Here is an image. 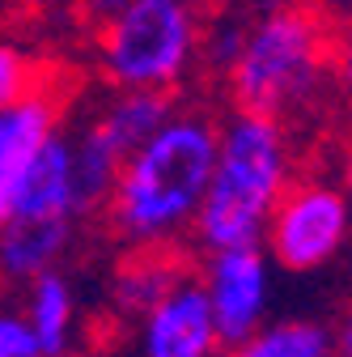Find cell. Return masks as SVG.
I'll return each mask as SVG.
<instances>
[{"instance_id": "6da1fadb", "label": "cell", "mask_w": 352, "mask_h": 357, "mask_svg": "<svg viewBox=\"0 0 352 357\" xmlns=\"http://www.w3.org/2000/svg\"><path fill=\"white\" fill-rule=\"evenodd\" d=\"M216 162V119L174 111L131 149L115 174L106 221L127 247H179L191 238Z\"/></svg>"}, {"instance_id": "7a4b0ae2", "label": "cell", "mask_w": 352, "mask_h": 357, "mask_svg": "<svg viewBox=\"0 0 352 357\" xmlns=\"http://www.w3.org/2000/svg\"><path fill=\"white\" fill-rule=\"evenodd\" d=\"M289 183H293V145L285 119L234 107L225 123H216V162L191 226L195 247L221 251V247L263 243L268 217Z\"/></svg>"}, {"instance_id": "3957f363", "label": "cell", "mask_w": 352, "mask_h": 357, "mask_svg": "<svg viewBox=\"0 0 352 357\" xmlns=\"http://www.w3.org/2000/svg\"><path fill=\"white\" fill-rule=\"evenodd\" d=\"M327 73H331L327 22L314 9L289 0L272 13L250 17L242 52L225 73V85L234 107L289 119L319 98Z\"/></svg>"}, {"instance_id": "277c9868", "label": "cell", "mask_w": 352, "mask_h": 357, "mask_svg": "<svg viewBox=\"0 0 352 357\" xmlns=\"http://www.w3.org/2000/svg\"><path fill=\"white\" fill-rule=\"evenodd\" d=\"M200 34L195 0H131L98 26V73L111 89L174 94L200 64Z\"/></svg>"}, {"instance_id": "5b68a950", "label": "cell", "mask_w": 352, "mask_h": 357, "mask_svg": "<svg viewBox=\"0 0 352 357\" xmlns=\"http://www.w3.org/2000/svg\"><path fill=\"white\" fill-rule=\"evenodd\" d=\"M352 238V196L327 178H301L289 183L276 200L263 251L285 273H319L327 268Z\"/></svg>"}, {"instance_id": "8992f818", "label": "cell", "mask_w": 352, "mask_h": 357, "mask_svg": "<svg viewBox=\"0 0 352 357\" xmlns=\"http://www.w3.org/2000/svg\"><path fill=\"white\" fill-rule=\"evenodd\" d=\"M200 285L212 310L216 353H242L272 315V255L263 243L204 251Z\"/></svg>"}, {"instance_id": "52a82bcc", "label": "cell", "mask_w": 352, "mask_h": 357, "mask_svg": "<svg viewBox=\"0 0 352 357\" xmlns=\"http://www.w3.org/2000/svg\"><path fill=\"white\" fill-rule=\"evenodd\" d=\"M136 328V353L145 357H208L216 353V328L200 277H179L145 315Z\"/></svg>"}, {"instance_id": "ba28073f", "label": "cell", "mask_w": 352, "mask_h": 357, "mask_svg": "<svg viewBox=\"0 0 352 357\" xmlns=\"http://www.w3.org/2000/svg\"><path fill=\"white\" fill-rule=\"evenodd\" d=\"M5 217H77V192H72V141L68 132H51L26 166L13 174Z\"/></svg>"}, {"instance_id": "9c48e42d", "label": "cell", "mask_w": 352, "mask_h": 357, "mask_svg": "<svg viewBox=\"0 0 352 357\" xmlns=\"http://www.w3.org/2000/svg\"><path fill=\"white\" fill-rule=\"evenodd\" d=\"M77 217H5L0 221V277L26 285L47 268H60V259L72 247Z\"/></svg>"}, {"instance_id": "30bf717a", "label": "cell", "mask_w": 352, "mask_h": 357, "mask_svg": "<svg viewBox=\"0 0 352 357\" xmlns=\"http://www.w3.org/2000/svg\"><path fill=\"white\" fill-rule=\"evenodd\" d=\"M179 277H187V264L174 247H127V255L111 273V310L123 324H136Z\"/></svg>"}, {"instance_id": "8fae6325", "label": "cell", "mask_w": 352, "mask_h": 357, "mask_svg": "<svg viewBox=\"0 0 352 357\" xmlns=\"http://www.w3.org/2000/svg\"><path fill=\"white\" fill-rule=\"evenodd\" d=\"M26 289V319L38 336V357H64L77 349V336H81V298H77V285L60 273V268H47L38 273L34 281L22 285Z\"/></svg>"}, {"instance_id": "7c38bea8", "label": "cell", "mask_w": 352, "mask_h": 357, "mask_svg": "<svg viewBox=\"0 0 352 357\" xmlns=\"http://www.w3.org/2000/svg\"><path fill=\"white\" fill-rule=\"evenodd\" d=\"M60 128V111L56 102L42 94H26L9 107H0V204L9 196L13 174L26 166V158Z\"/></svg>"}, {"instance_id": "4fadbf2b", "label": "cell", "mask_w": 352, "mask_h": 357, "mask_svg": "<svg viewBox=\"0 0 352 357\" xmlns=\"http://www.w3.org/2000/svg\"><path fill=\"white\" fill-rule=\"evenodd\" d=\"M174 111H179V102H174V94H166V89H115V98H106L90 123L127 158L145 137H153Z\"/></svg>"}, {"instance_id": "5bb4252c", "label": "cell", "mask_w": 352, "mask_h": 357, "mask_svg": "<svg viewBox=\"0 0 352 357\" xmlns=\"http://www.w3.org/2000/svg\"><path fill=\"white\" fill-rule=\"evenodd\" d=\"M72 141V192H77V217L102 213L115 188V174L123 166V153L102 137L94 123H81Z\"/></svg>"}, {"instance_id": "9a60e30c", "label": "cell", "mask_w": 352, "mask_h": 357, "mask_svg": "<svg viewBox=\"0 0 352 357\" xmlns=\"http://www.w3.org/2000/svg\"><path fill=\"white\" fill-rule=\"evenodd\" d=\"M246 357H327L335 353V328L323 319H268L242 349Z\"/></svg>"}, {"instance_id": "2e32d148", "label": "cell", "mask_w": 352, "mask_h": 357, "mask_svg": "<svg viewBox=\"0 0 352 357\" xmlns=\"http://www.w3.org/2000/svg\"><path fill=\"white\" fill-rule=\"evenodd\" d=\"M246 26H250V13L246 9H234V13H221L204 22V34H200V64H208L212 73H230V64L238 60L242 52V38H246Z\"/></svg>"}, {"instance_id": "e0dca14e", "label": "cell", "mask_w": 352, "mask_h": 357, "mask_svg": "<svg viewBox=\"0 0 352 357\" xmlns=\"http://www.w3.org/2000/svg\"><path fill=\"white\" fill-rule=\"evenodd\" d=\"M26 94H38V64L26 47L0 38V107H9Z\"/></svg>"}, {"instance_id": "ac0fdd59", "label": "cell", "mask_w": 352, "mask_h": 357, "mask_svg": "<svg viewBox=\"0 0 352 357\" xmlns=\"http://www.w3.org/2000/svg\"><path fill=\"white\" fill-rule=\"evenodd\" d=\"M0 357H38V336L26 310H0Z\"/></svg>"}, {"instance_id": "d6986e66", "label": "cell", "mask_w": 352, "mask_h": 357, "mask_svg": "<svg viewBox=\"0 0 352 357\" xmlns=\"http://www.w3.org/2000/svg\"><path fill=\"white\" fill-rule=\"evenodd\" d=\"M331 68H335V77H339V85H344V94L352 98V22L339 30V38L331 43Z\"/></svg>"}, {"instance_id": "ffe728a7", "label": "cell", "mask_w": 352, "mask_h": 357, "mask_svg": "<svg viewBox=\"0 0 352 357\" xmlns=\"http://www.w3.org/2000/svg\"><path fill=\"white\" fill-rule=\"evenodd\" d=\"M131 0H77V9H81V17L85 22H94V26H102L106 17H115L119 9H127Z\"/></svg>"}, {"instance_id": "44dd1931", "label": "cell", "mask_w": 352, "mask_h": 357, "mask_svg": "<svg viewBox=\"0 0 352 357\" xmlns=\"http://www.w3.org/2000/svg\"><path fill=\"white\" fill-rule=\"evenodd\" d=\"M335 353L352 357V306H348V315H344V324L335 328Z\"/></svg>"}, {"instance_id": "7402d4cb", "label": "cell", "mask_w": 352, "mask_h": 357, "mask_svg": "<svg viewBox=\"0 0 352 357\" xmlns=\"http://www.w3.org/2000/svg\"><path fill=\"white\" fill-rule=\"evenodd\" d=\"M280 5H289V0H242V9H246L250 17H259V13H272V9H280Z\"/></svg>"}]
</instances>
